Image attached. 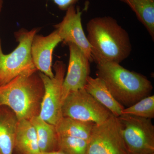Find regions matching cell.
I'll list each match as a JSON object with an SVG mask.
<instances>
[{
	"mask_svg": "<svg viewBox=\"0 0 154 154\" xmlns=\"http://www.w3.org/2000/svg\"><path fill=\"white\" fill-rule=\"evenodd\" d=\"M87 30L92 59L97 64L120 63L129 56L132 45L129 35L112 17L91 19L87 23Z\"/></svg>",
	"mask_w": 154,
	"mask_h": 154,
	"instance_id": "obj_1",
	"label": "cell"
},
{
	"mask_svg": "<svg viewBox=\"0 0 154 154\" xmlns=\"http://www.w3.org/2000/svg\"><path fill=\"white\" fill-rule=\"evenodd\" d=\"M37 71L20 75L0 87V107H9L18 120L39 114L44 86Z\"/></svg>",
	"mask_w": 154,
	"mask_h": 154,
	"instance_id": "obj_2",
	"label": "cell"
},
{
	"mask_svg": "<svg viewBox=\"0 0 154 154\" xmlns=\"http://www.w3.org/2000/svg\"><path fill=\"white\" fill-rule=\"evenodd\" d=\"M96 68L97 77L104 82L113 97L125 108L150 96L153 86L143 75L114 62L99 64Z\"/></svg>",
	"mask_w": 154,
	"mask_h": 154,
	"instance_id": "obj_3",
	"label": "cell"
},
{
	"mask_svg": "<svg viewBox=\"0 0 154 154\" xmlns=\"http://www.w3.org/2000/svg\"><path fill=\"white\" fill-rule=\"evenodd\" d=\"M38 28L28 30L22 29L15 33L19 42L16 49L5 54L0 38V87L5 85L20 75L38 71L32 60L31 45Z\"/></svg>",
	"mask_w": 154,
	"mask_h": 154,
	"instance_id": "obj_4",
	"label": "cell"
},
{
	"mask_svg": "<svg viewBox=\"0 0 154 154\" xmlns=\"http://www.w3.org/2000/svg\"><path fill=\"white\" fill-rule=\"evenodd\" d=\"M118 118L128 154L154 153V125L151 119L127 114Z\"/></svg>",
	"mask_w": 154,
	"mask_h": 154,
	"instance_id": "obj_5",
	"label": "cell"
},
{
	"mask_svg": "<svg viewBox=\"0 0 154 154\" xmlns=\"http://www.w3.org/2000/svg\"><path fill=\"white\" fill-rule=\"evenodd\" d=\"M54 76L50 78L39 72L44 94L38 116L45 121L57 125L63 118L62 89L66 67L63 62L57 61L53 66Z\"/></svg>",
	"mask_w": 154,
	"mask_h": 154,
	"instance_id": "obj_6",
	"label": "cell"
},
{
	"mask_svg": "<svg viewBox=\"0 0 154 154\" xmlns=\"http://www.w3.org/2000/svg\"><path fill=\"white\" fill-rule=\"evenodd\" d=\"M63 117L99 124L112 114L83 88L69 93L64 99Z\"/></svg>",
	"mask_w": 154,
	"mask_h": 154,
	"instance_id": "obj_7",
	"label": "cell"
},
{
	"mask_svg": "<svg viewBox=\"0 0 154 154\" xmlns=\"http://www.w3.org/2000/svg\"><path fill=\"white\" fill-rule=\"evenodd\" d=\"M87 154H128L118 117L112 114L104 122L94 125L88 140Z\"/></svg>",
	"mask_w": 154,
	"mask_h": 154,
	"instance_id": "obj_8",
	"label": "cell"
},
{
	"mask_svg": "<svg viewBox=\"0 0 154 154\" xmlns=\"http://www.w3.org/2000/svg\"><path fill=\"white\" fill-rule=\"evenodd\" d=\"M82 15L79 7L71 6L66 10L62 21L54 25V27L63 44L75 45L92 62L91 46L83 29Z\"/></svg>",
	"mask_w": 154,
	"mask_h": 154,
	"instance_id": "obj_9",
	"label": "cell"
},
{
	"mask_svg": "<svg viewBox=\"0 0 154 154\" xmlns=\"http://www.w3.org/2000/svg\"><path fill=\"white\" fill-rule=\"evenodd\" d=\"M68 45L69 58L67 72L63 85V102L69 93L84 88L91 72V61L84 53L75 45Z\"/></svg>",
	"mask_w": 154,
	"mask_h": 154,
	"instance_id": "obj_10",
	"label": "cell"
},
{
	"mask_svg": "<svg viewBox=\"0 0 154 154\" xmlns=\"http://www.w3.org/2000/svg\"><path fill=\"white\" fill-rule=\"evenodd\" d=\"M62 39L57 30L46 36L36 34L31 45L32 60L36 69L50 78H53L52 54L55 48Z\"/></svg>",
	"mask_w": 154,
	"mask_h": 154,
	"instance_id": "obj_11",
	"label": "cell"
},
{
	"mask_svg": "<svg viewBox=\"0 0 154 154\" xmlns=\"http://www.w3.org/2000/svg\"><path fill=\"white\" fill-rule=\"evenodd\" d=\"M84 88L113 115L119 117L121 115L125 107L116 100L102 79L98 77L93 78L90 76Z\"/></svg>",
	"mask_w": 154,
	"mask_h": 154,
	"instance_id": "obj_12",
	"label": "cell"
},
{
	"mask_svg": "<svg viewBox=\"0 0 154 154\" xmlns=\"http://www.w3.org/2000/svg\"><path fill=\"white\" fill-rule=\"evenodd\" d=\"M18 123L12 110L0 107V154H13Z\"/></svg>",
	"mask_w": 154,
	"mask_h": 154,
	"instance_id": "obj_13",
	"label": "cell"
},
{
	"mask_svg": "<svg viewBox=\"0 0 154 154\" xmlns=\"http://www.w3.org/2000/svg\"><path fill=\"white\" fill-rule=\"evenodd\" d=\"M15 148L21 154H40L35 128L30 120H18Z\"/></svg>",
	"mask_w": 154,
	"mask_h": 154,
	"instance_id": "obj_14",
	"label": "cell"
},
{
	"mask_svg": "<svg viewBox=\"0 0 154 154\" xmlns=\"http://www.w3.org/2000/svg\"><path fill=\"white\" fill-rule=\"evenodd\" d=\"M36 130L41 153L57 151L58 134L55 125L48 123L38 116L30 119Z\"/></svg>",
	"mask_w": 154,
	"mask_h": 154,
	"instance_id": "obj_15",
	"label": "cell"
},
{
	"mask_svg": "<svg viewBox=\"0 0 154 154\" xmlns=\"http://www.w3.org/2000/svg\"><path fill=\"white\" fill-rule=\"evenodd\" d=\"M95 124L89 122L63 117L55 128L58 135L79 138L88 141Z\"/></svg>",
	"mask_w": 154,
	"mask_h": 154,
	"instance_id": "obj_16",
	"label": "cell"
},
{
	"mask_svg": "<svg viewBox=\"0 0 154 154\" xmlns=\"http://www.w3.org/2000/svg\"><path fill=\"white\" fill-rule=\"evenodd\" d=\"M134 12L152 39L154 38V0H120Z\"/></svg>",
	"mask_w": 154,
	"mask_h": 154,
	"instance_id": "obj_17",
	"label": "cell"
},
{
	"mask_svg": "<svg viewBox=\"0 0 154 154\" xmlns=\"http://www.w3.org/2000/svg\"><path fill=\"white\" fill-rule=\"evenodd\" d=\"M88 145L85 140L58 134L57 151L64 153L87 154Z\"/></svg>",
	"mask_w": 154,
	"mask_h": 154,
	"instance_id": "obj_18",
	"label": "cell"
},
{
	"mask_svg": "<svg viewBox=\"0 0 154 154\" xmlns=\"http://www.w3.org/2000/svg\"><path fill=\"white\" fill-rule=\"evenodd\" d=\"M122 114L134 116L151 119L154 118V95L145 97L131 106L125 107L122 110Z\"/></svg>",
	"mask_w": 154,
	"mask_h": 154,
	"instance_id": "obj_19",
	"label": "cell"
},
{
	"mask_svg": "<svg viewBox=\"0 0 154 154\" xmlns=\"http://www.w3.org/2000/svg\"><path fill=\"white\" fill-rule=\"evenodd\" d=\"M62 11H66L70 7L75 5L80 0H52Z\"/></svg>",
	"mask_w": 154,
	"mask_h": 154,
	"instance_id": "obj_20",
	"label": "cell"
},
{
	"mask_svg": "<svg viewBox=\"0 0 154 154\" xmlns=\"http://www.w3.org/2000/svg\"><path fill=\"white\" fill-rule=\"evenodd\" d=\"M40 154H66L64 153L63 152H62L59 151H56L50 152L46 153H41Z\"/></svg>",
	"mask_w": 154,
	"mask_h": 154,
	"instance_id": "obj_21",
	"label": "cell"
},
{
	"mask_svg": "<svg viewBox=\"0 0 154 154\" xmlns=\"http://www.w3.org/2000/svg\"><path fill=\"white\" fill-rule=\"evenodd\" d=\"M3 4V0H0V13L2 11V8Z\"/></svg>",
	"mask_w": 154,
	"mask_h": 154,
	"instance_id": "obj_22",
	"label": "cell"
},
{
	"mask_svg": "<svg viewBox=\"0 0 154 154\" xmlns=\"http://www.w3.org/2000/svg\"><path fill=\"white\" fill-rule=\"evenodd\" d=\"M154 154V153H152V154Z\"/></svg>",
	"mask_w": 154,
	"mask_h": 154,
	"instance_id": "obj_23",
	"label": "cell"
}]
</instances>
